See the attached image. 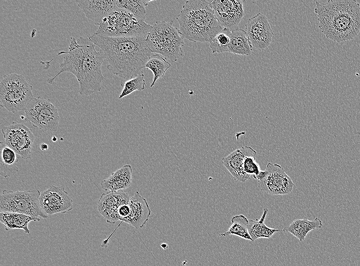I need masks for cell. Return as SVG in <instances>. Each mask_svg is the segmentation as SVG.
<instances>
[{
	"mask_svg": "<svg viewBox=\"0 0 360 266\" xmlns=\"http://www.w3.org/2000/svg\"><path fill=\"white\" fill-rule=\"evenodd\" d=\"M129 199L128 193L123 190L108 191L101 194L98 203V209L108 223L115 224L119 220V207L128 204Z\"/></svg>",
	"mask_w": 360,
	"mask_h": 266,
	"instance_id": "cell-15",
	"label": "cell"
},
{
	"mask_svg": "<svg viewBox=\"0 0 360 266\" xmlns=\"http://www.w3.org/2000/svg\"><path fill=\"white\" fill-rule=\"evenodd\" d=\"M128 203L121 205L119 208L118 215L119 220L121 221L128 216L129 213L130 209Z\"/></svg>",
	"mask_w": 360,
	"mask_h": 266,
	"instance_id": "cell-31",
	"label": "cell"
},
{
	"mask_svg": "<svg viewBox=\"0 0 360 266\" xmlns=\"http://www.w3.org/2000/svg\"><path fill=\"white\" fill-rule=\"evenodd\" d=\"M39 205L47 215L66 213L73 209V201L62 186L51 185L41 192Z\"/></svg>",
	"mask_w": 360,
	"mask_h": 266,
	"instance_id": "cell-12",
	"label": "cell"
},
{
	"mask_svg": "<svg viewBox=\"0 0 360 266\" xmlns=\"http://www.w3.org/2000/svg\"><path fill=\"white\" fill-rule=\"evenodd\" d=\"M252 47L245 30L237 28L231 31L229 53L249 56L252 53Z\"/></svg>",
	"mask_w": 360,
	"mask_h": 266,
	"instance_id": "cell-23",
	"label": "cell"
},
{
	"mask_svg": "<svg viewBox=\"0 0 360 266\" xmlns=\"http://www.w3.org/2000/svg\"><path fill=\"white\" fill-rule=\"evenodd\" d=\"M176 19L184 38L195 42H209L224 29L214 15L210 1H187Z\"/></svg>",
	"mask_w": 360,
	"mask_h": 266,
	"instance_id": "cell-4",
	"label": "cell"
},
{
	"mask_svg": "<svg viewBox=\"0 0 360 266\" xmlns=\"http://www.w3.org/2000/svg\"><path fill=\"white\" fill-rule=\"evenodd\" d=\"M39 190L16 191L4 190L0 196L1 212H12L46 219L48 215L39 205Z\"/></svg>",
	"mask_w": 360,
	"mask_h": 266,
	"instance_id": "cell-8",
	"label": "cell"
},
{
	"mask_svg": "<svg viewBox=\"0 0 360 266\" xmlns=\"http://www.w3.org/2000/svg\"><path fill=\"white\" fill-rule=\"evenodd\" d=\"M33 86L22 75L16 73L5 75L0 83L1 106L13 113L25 110L34 97Z\"/></svg>",
	"mask_w": 360,
	"mask_h": 266,
	"instance_id": "cell-7",
	"label": "cell"
},
{
	"mask_svg": "<svg viewBox=\"0 0 360 266\" xmlns=\"http://www.w3.org/2000/svg\"><path fill=\"white\" fill-rule=\"evenodd\" d=\"M357 3L359 4L360 6V1H356Z\"/></svg>",
	"mask_w": 360,
	"mask_h": 266,
	"instance_id": "cell-35",
	"label": "cell"
},
{
	"mask_svg": "<svg viewBox=\"0 0 360 266\" xmlns=\"http://www.w3.org/2000/svg\"><path fill=\"white\" fill-rule=\"evenodd\" d=\"M6 144L21 157L27 160L31 157L34 135L31 130L24 124L14 121L2 130Z\"/></svg>",
	"mask_w": 360,
	"mask_h": 266,
	"instance_id": "cell-11",
	"label": "cell"
},
{
	"mask_svg": "<svg viewBox=\"0 0 360 266\" xmlns=\"http://www.w3.org/2000/svg\"><path fill=\"white\" fill-rule=\"evenodd\" d=\"M256 154L252 147L245 145L222 158V162L235 181L244 182L250 178L243 168L244 160L248 157H255Z\"/></svg>",
	"mask_w": 360,
	"mask_h": 266,
	"instance_id": "cell-16",
	"label": "cell"
},
{
	"mask_svg": "<svg viewBox=\"0 0 360 266\" xmlns=\"http://www.w3.org/2000/svg\"><path fill=\"white\" fill-rule=\"evenodd\" d=\"M40 220L39 217H33L20 213L1 212L0 213V221L4 225L7 231L22 229L25 233L29 234L30 232L28 225L30 222Z\"/></svg>",
	"mask_w": 360,
	"mask_h": 266,
	"instance_id": "cell-20",
	"label": "cell"
},
{
	"mask_svg": "<svg viewBox=\"0 0 360 266\" xmlns=\"http://www.w3.org/2000/svg\"><path fill=\"white\" fill-rule=\"evenodd\" d=\"M243 168L247 174L252 175L255 179L261 171L259 164L256 161L255 157H246L243 164Z\"/></svg>",
	"mask_w": 360,
	"mask_h": 266,
	"instance_id": "cell-30",
	"label": "cell"
},
{
	"mask_svg": "<svg viewBox=\"0 0 360 266\" xmlns=\"http://www.w3.org/2000/svg\"><path fill=\"white\" fill-rule=\"evenodd\" d=\"M231 31L224 29L217 34L210 42L212 53H222L229 51Z\"/></svg>",
	"mask_w": 360,
	"mask_h": 266,
	"instance_id": "cell-27",
	"label": "cell"
},
{
	"mask_svg": "<svg viewBox=\"0 0 360 266\" xmlns=\"http://www.w3.org/2000/svg\"><path fill=\"white\" fill-rule=\"evenodd\" d=\"M171 63L166 58L158 54H153L150 57L144 68L150 70L153 74V80L150 85L152 87L157 80L164 77L166 72L171 67Z\"/></svg>",
	"mask_w": 360,
	"mask_h": 266,
	"instance_id": "cell-26",
	"label": "cell"
},
{
	"mask_svg": "<svg viewBox=\"0 0 360 266\" xmlns=\"http://www.w3.org/2000/svg\"><path fill=\"white\" fill-rule=\"evenodd\" d=\"M268 212V210L264 208L260 219L249 220L248 231L254 241L258 238H269L275 232L280 231L279 229L269 228L265 224L264 221Z\"/></svg>",
	"mask_w": 360,
	"mask_h": 266,
	"instance_id": "cell-24",
	"label": "cell"
},
{
	"mask_svg": "<svg viewBox=\"0 0 360 266\" xmlns=\"http://www.w3.org/2000/svg\"><path fill=\"white\" fill-rule=\"evenodd\" d=\"M243 1H210L215 16L230 31L238 28L244 14Z\"/></svg>",
	"mask_w": 360,
	"mask_h": 266,
	"instance_id": "cell-13",
	"label": "cell"
},
{
	"mask_svg": "<svg viewBox=\"0 0 360 266\" xmlns=\"http://www.w3.org/2000/svg\"><path fill=\"white\" fill-rule=\"evenodd\" d=\"M249 220L243 214L236 215L231 218V225L224 233H220L219 236L224 237L234 235L241 238L254 242L248 231Z\"/></svg>",
	"mask_w": 360,
	"mask_h": 266,
	"instance_id": "cell-25",
	"label": "cell"
},
{
	"mask_svg": "<svg viewBox=\"0 0 360 266\" xmlns=\"http://www.w3.org/2000/svg\"><path fill=\"white\" fill-rule=\"evenodd\" d=\"M115 0L77 1L78 6L85 16L92 20L95 25L100 26L103 19L116 7Z\"/></svg>",
	"mask_w": 360,
	"mask_h": 266,
	"instance_id": "cell-18",
	"label": "cell"
},
{
	"mask_svg": "<svg viewBox=\"0 0 360 266\" xmlns=\"http://www.w3.org/2000/svg\"><path fill=\"white\" fill-rule=\"evenodd\" d=\"M245 28L252 47L262 51L269 46L273 32L265 15L258 13L248 19Z\"/></svg>",
	"mask_w": 360,
	"mask_h": 266,
	"instance_id": "cell-14",
	"label": "cell"
},
{
	"mask_svg": "<svg viewBox=\"0 0 360 266\" xmlns=\"http://www.w3.org/2000/svg\"><path fill=\"white\" fill-rule=\"evenodd\" d=\"M0 149V174L6 178L17 171L19 157L5 141L1 142Z\"/></svg>",
	"mask_w": 360,
	"mask_h": 266,
	"instance_id": "cell-22",
	"label": "cell"
},
{
	"mask_svg": "<svg viewBox=\"0 0 360 266\" xmlns=\"http://www.w3.org/2000/svg\"><path fill=\"white\" fill-rule=\"evenodd\" d=\"M184 37L172 21H156L148 34L146 42L153 53L160 54L175 62L184 55Z\"/></svg>",
	"mask_w": 360,
	"mask_h": 266,
	"instance_id": "cell-5",
	"label": "cell"
},
{
	"mask_svg": "<svg viewBox=\"0 0 360 266\" xmlns=\"http://www.w3.org/2000/svg\"><path fill=\"white\" fill-rule=\"evenodd\" d=\"M143 72L138 75L121 83L123 88L119 96V99L130 95L134 91H142L145 87V80Z\"/></svg>",
	"mask_w": 360,
	"mask_h": 266,
	"instance_id": "cell-29",
	"label": "cell"
},
{
	"mask_svg": "<svg viewBox=\"0 0 360 266\" xmlns=\"http://www.w3.org/2000/svg\"><path fill=\"white\" fill-rule=\"evenodd\" d=\"M314 12L320 31L333 41L351 40L360 32V6L356 1L316 2Z\"/></svg>",
	"mask_w": 360,
	"mask_h": 266,
	"instance_id": "cell-3",
	"label": "cell"
},
{
	"mask_svg": "<svg viewBox=\"0 0 360 266\" xmlns=\"http://www.w3.org/2000/svg\"><path fill=\"white\" fill-rule=\"evenodd\" d=\"M256 179L258 180V188L272 195L289 194L294 185L283 168L270 162L267 163L265 170H261Z\"/></svg>",
	"mask_w": 360,
	"mask_h": 266,
	"instance_id": "cell-10",
	"label": "cell"
},
{
	"mask_svg": "<svg viewBox=\"0 0 360 266\" xmlns=\"http://www.w3.org/2000/svg\"><path fill=\"white\" fill-rule=\"evenodd\" d=\"M52 140L53 142H56L57 140V138L56 136H54L52 138Z\"/></svg>",
	"mask_w": 360,
	"mask_h": 266,
	"instance_id": "cell-34",
	"label": "cell"
},
{
	"mask_svg": "<svg viewBox=\"0 0 360 266\" xmlns=\"http://www.w3.org/2000/svg\"><path fill=\"white\" fill-rule=\"evenodd\" d=\"M152 26L127 11L116 7L105 17L96 33L107 37L147 36Z\"/></svg>",
	"mask_w": 360,
	"mask_h": 266,
	"instance_id": "cell-6",
	"label": "cell"
},
{
	"mask_svg": "<svg viewBox=\"0 0 360 266\" xmlns=\"http://www.w3.org/2000/svg\"><path fill=\"white\" fill-rule=\"evenodd\" d=\"M49 146L47 144L44 143H42L40 145V148L42 150H46L48 149Z\"/></svg>",
	"mask_w": 360,
	"mask_h": 266,
	"instance_id": "cell-32",
	"label": "cell"
},
{
	"mask_svg": "<svg viewBox=\"0 0 360 266\" xmlns=\"http://www.w3.org/2000/svg\"><path fill=\"white\" fill-rule=\"evenodd\" d=\"M161 246L164 250H166V249H168V245L166 243H162L161 245Z\"/></svg>",
	"mask_w": 360,
	"mask_h": 266,
	"instance_id": "cell-33",
	"label": "cell"
},
{
	"mask_svg": "<svg viewBox=\"0 0 360 266\" xmlns=\"http://www.w3.org/2000/svg\"><path fill=\"white\" fill-rule=\"evenodd\" d=\"M132 168L126 164L112 172L106 179L101 182L102 188L107 191L123 190L131 185Z\"/></svg>",
	"mask_w": 360,
	"mask_h": 266,
	"instance_id": "cell-19",
	"label": "cell"
},
{
	"mask_svg": "<svg viewBox=\"0 0 360 266\" xmlns=\"http://www.w3.org/2000/svg\"><path fill=\"white\" fill-rule=\"evenodd\" d=\"M128 205L129 213L122 222L126 223L137 229L143 228L151 213L147 200L137 191L130 198Z\"/></svg>",
	"mask_w": 360,
	"mask_h": 266,
	"instance_id": "cell-17",
	"label": "cell"
},
{
	"mask_svg": "<svg viewBox=\"0 0 360 266\" xmlns=\"http://www.w3.org/2000/svg\"><path fill=\"white\" fill-rule=\"evenodd\" d=\"M322 225V220L318 217L311 220L305 217L294 220L288 226L285 227L283 231L290 233L300 241H302L310 231L321 228Z\"/></svg>",
	"mask_w": 360,
	"mask_h": 266,
	"instance_id": "cell-21",
	"label": "cell"
},
{
	"mask_svg": "<svg viewBox=\"0 0 360 266\" xmlns=\"http://www.w3.org/2000/svg\"><path fill=\"white\" fill-rule=\"evenodd\" d=\"M147 36L114 37L95 33L89 38L100 48L104 59L108 62L107 69L127 80L142 72L153 54L148 47Z\"/></svg>",
	"mask_w": 360,
	"mask_h": 266,
	"instance_id": "cell-1",
	"label": "cell"
},
{
	"mask_svg": "<svg viewBox=\"0 0 360 266\" xmlns=\"http://www.w3.org/2000/svg\"><path fill=\"white\" fill-rule=\"evenodd\" d=\"M25 120L45 131L56 132L60 116L56 107L49 99L34 97L25 109Z\"/></svg>",
	"mask_w": 360,
	"mask_h": 266,
	"instance_id": "cell-9",
	"label": "cell"
},
{
	"mask_svg": "<svg viewBox=\"0 0 360 266\" xmlns=\"http://www.w3.org/2000/svg\"><path fill=\"white\" fill-rule=\"evenodd\" d=\"M68 51L63 58L59 70L47 82L53 84L55 78L63 72L72 73L79 84V93L88 96L101 90V83L104 79L102 73V64L104 59L100 52L97 51L95 45L89 38L80 37L78 39L72 37Z\"/></svg>",
	"mask_w": 360,
	"mask_h": 266,
	"instance_id": "cell-2",
	"label": "cell"
},
{
	"mask_svg": "<svg viewBox=\"0 0 360 266\" xmlns=\"http://www.w3.org/2000/svg\"><path fill=\"white\" fill-rule=\"evenodd\" d=\"M116 7L127 11L136 17L145 20L146 16L145 5L143 0H118Z\"/></svg>",
	"mask_w": 360,
	"mask_h": 266,
	"instance_id": "cell-28",
	"label": "cell"
}]
</instances>
